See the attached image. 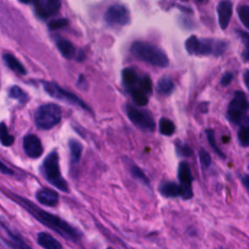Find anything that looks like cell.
I'll use <instances>...</instances> for the list:
<instances>
[{"label":"cell","mask_w":249,"mask_h":249,"mask_svg":"<svg viewBox=\"0 0 249 249\" xmlns=\"http://www.w3.org/2000/svg\"><path fill=\"white\" fill-rule=\"evenodd\" d=\"M70 151V160L73 165L79 163L83 152V145L76 139H70L68 142Z\"/></svg>","instance_id":"cell-21"},{"label":"cell","mask_w":249,"mask_h":249,"mask_svg":"<svg viewBox=\"0 0 249 249\" xmlns=\"http://www.w3.org/2000/svg\"><path fill=\"white\" fill-rule=\"evenodd\" d=\"M32 4L37 17L42 19H46L56 14L61 6V2L58 0H35Z\"/></svg>","instance_id":"cell-12"},{"label":"cell","mask_w":249,"mask_h":249,"mask_svg":"<svg viewBox=\"0 0 249 249\" xmlns=\"http://www.w3.org/2000/svg\"><path fill=\"white\" fill-rule=\"evenodd\" d=\"M178 22H179L180 25H181L183 28H185V29H192V28L195 27L194 21H193L191 18H187V17H184V16L179 17Z\"/></svg>","instance_id":"cell-34"},{"label":"cell","mask_w":249,"mask_h":249,"mask_svg":"<svg viewBox=\"0 0 249 249\" xmlns=\"http://www.w3.org/2000/svg\"><path fill=\"white\" fill-rule=\"evenodd\" d=\"M180 188V196L184 199H190L193 197V174L189 163L185 160L181 161L178 165L177 172Z\"/></svg>","instance_id":"cell-11"},{"label":"cell","mask_w":249,"mask_h":249,"mask_svg":"<svg viewBox=\"0 0 249 249\" xmlns=\"http://www.w3.org/2000/svg\"><path fill=\"white\" fill-rule=\"evenodd\" d=\"M243 82L249 91V69H246L243 73Z\"/></svg>","instance_id":"cell-38"},{"label":"cell","mask_w":249,"mask_h":249,"mask_svg":"<svg viewBox=\"0 0 249 249\" xmlns=\"http://www.w3.org/2000/svg\"><path fill=\"white\" fill-rule=\"evenodd\" d=\"M0 172L3 174H9V175L14 174V171L10 167L5 165L1 160H0Z\"/></svg>","instance_id":"cell-36"},{"label":"cell","mask_w":249,"mask_h":249,"mask_svg":"<svg viewBox=\"0 0 249 249\" xmlns=\"http://www.w3.org/2000/svg\"><path fill=\"white\" fill-rule=\"evenodd\" d=\"M3 59L5 64L14 72L19 75H25L26 74V69L25 67L21 64V62L14 56L12 53H5L3 55Z\"/></svg>","instance_id":"cell-20"},{"label":"cell","mask_w":249,"mask_h":249,"mask_svg":"<svg viewBox=\"0 0 249 249\" xmlns=\"http://www.w3.org/2000/svg\"><path fill=\"white\" fill-rule=\"evenodd\" d=\"M198 159H199V161L202 164V166L209 167L211 165L212 160H211V157H210L209 153L206 150L200 149L198 151Z\"/></svg>","instance_id":"cell-32"},{"label":"cell","mask_w":249,"mask_h":249,"mask_svg":"<svg viewBox=\"0 0 249 249\" xmlns=\"http://www.w3.org/2000/svg\"><path fill=\"white\" fill-rule=\"evenodd\" d=\"M37 200L46 206H55L58 202V194L49 188H42L36 194Z\"/></svg>","instance_id":"cell-16"},{"label":"cell","mask_w":249,"mask_h":249,"mask_svg":"<svg viewBox=\"0 0 249 249\" xmlns=\"http://www.w3.org/2000/svg\"><path fill=\"white\" fill-rule=\"evenodd\" d=\"M236 34L239 36L242 44L244 45V52L242 56L245 60H249V33L242 30H236Z\"/></svg>","instance_id":"cell-31"},{"label":"cell","mask_w":249,"mask_h":249,"mask_svg":"<svg viewBox=\"0 0 249 249\" xmlns=\"http://www.w3.org/2000/svg\"><path fill=\"white\" fill-rule=\"evenodd\" d=\"M159 192L164 197H177L180 196L179 184L173 181H162L159 186Z\"/></svg>","instance_id":"cell-18"},{"label":"cell","mask_w":249,"mask_h":249,"mask_svg":"<svg viewBox=\"0 0 249 249\" xmlns=\"http://www.w3.org/2000/svg\"><path fill=\"white\" fill-rule=\"evenodd\" d=\"M237 139L242 147H249V118L239 126L237 130Z\"/></svg>","instance_id":"cell-25"},{"label":"cell","mask_w":249,"mask_h":249,"mask_svg":"<svg viewBox=\"0 0 249 249\" xmlns=\"http://www.w3.org/2000/svg\"><path fill=\"white\" fill-rule=\"evenodd\" d=\"M8 194L14 200H16L23 208H25L35 219H37L48 228L55 231L60 235L68 239H78L80 237V232L64 220L39 208L37 205H35L33 202L29 201L25 197L19 196L18 195L11 194L10 192H8L7 195Z\"/></svg>","instance_id":"cell-1"},{"label":"cell","mask_w":249,"mask_h":249,"mask_svg":"<svg viewBox=\"0 0 249 249\" xmlns=\"http://www.w3.org/2000/svg\"><path fill=\"white\" fill-rule=\"evenodd\" d=\"M237 16L242 24L249 30V5L241 4L236 9Z\"/></svg>","instance_id":"cell-29"},{"label":"cell","mask_w":249,"mask_h":249,"mask_svg":"<svg viewBox=\"0 0 249 249\" xmlns=\"http://www.w3.org/2000/svg\"><path fill=\"white\" fill-rule=\"evenodd\" d=\"M55 44H56L57 50L59 51V53L63 57L68 59L76 58L77 60H83L85 58L84 53L78 54L76 48L69 40L64 38H59L55 41Z\"/></svg>","instance_id":"cell-15"},{"label":"cell","mask_w":249,"mask_h":249,"mask_svg":"<svg viewBox=\"0 0 249 249\" xmlns=\"http://www.w3.org/2000/svg\"><path fill=\"white\" fill-rule=\"evenodd\" d=\"M233 4L231 1H221L217 5V15L220 28L225 30L228 28L232 16Z\"/></svg>","instance_id":"cell-14"},{"label":"cell","mask_w":249,"mask_h":249,"mask_svg":"<svg viewBox=\"0 0 249 249\" xmlns=\"http://www.w3.org/2000/svg\"><path fill=\"white\" fill-rule=\"evenodd\" d=\"M37 242L44 249H62L60 242L48 232L41 231L37 234Z\"/></svg>","instance_id":"cell-17"},{"label":"cell","mask_w":249,"mask_h":249,"mask_svg":"<svg viewBox=\"0 0 249 249\" xmlns=\"http://www.w3.org/2000/svg\"><path fill=\"white\" fill-rule=\"evenodd\" d=\"M9 96L13 99L18 100L20 103H24L28 99L26 92L22 89H20L18 86L11 87V89H9Z\"/></svg>","instance_id":"cell-28"},{"label":"cell","mask_w":249,"mask_h":249,"mask_svg":"<svg viewBox=\"0 0 249 249\" xmlns=\"http://www.w3.org/2000/svg\"><path fill=\"white\" fill-rule=\"evenodd\" d=\"M228 48V43L224 40L213 38H198L191 35L185 41V49L191 55L197 56H220Z\"/></svg>","instance_id":"cell-3"},{"label":"cell","mask_w":249,"mask_h":249,"mask_svg":"<svg viewBox=\"0 0 249 249\" xmlns=\"http://www.w3.org/2000/svg\"><path fill=\"white\" fill-rule=\"evenodd\" d=\"M68 24V20L66 18H56L49 22V28L52 30L60 29Z\"/></svg>","instance_id":"cell-33"},{"label":"cell","mask_w":249,"mask_h":249,"mask_svg":"<svg viewBox=\"0 0 249 249\" xmlns=\"http://www.w3.org/2000/svg\"><path fill=\"white\" fill-rule=\"evenodd\" d=\"M241 182H242L243 186L245 187L247 193L249 194V174H244V175L241 177Z\"/></svg>","instance_id":"cell-37"},{"label":"cell","mask_w":249,"mask_h":249,"mask_svg":"<svg viewBox=\"0 0 249 249\" xmlns=\"http://www.w3.org/2000/svg\"><path fill=\"white\" fill-rule=\"evenodd\" d=\"M122 85L131 96L136 107L147 105L152 93V81L147 74L140 75L136 68L126 67L122 71Z\"/></svg>","instance_id":"cell-2"},{"label":"cell","mask_w":249,"mask_h":249,"mask_svg":"<svg viewBox=\"0 0 249 249\" xmlns=\"http://www.w3.org/2000/svg\"><path fill=\"white\" fill-rule=\"evenodd\" d=\"M40 171L44 178L53 187L58 190L68 193L69 188L67 182L64 180L59 169V158L56 151L50 153L44 160Z\"/></svg>","instance_id":"cell-5"},{"label":"cell","mask_w":249,"mask_h":249,"mask_svg":"<svg viewBox=\"0 0 249 249\" xmlns=\"http://www.w3.org/2000/svg\"><path fill=\"white\" fill-rule=\"evenodd\" d=\"M175 85L168 76L161 77L157 84V91L161 95H169L174 90Z\"/></svg>","instance_id":"cell-22"},{"label":"cell","mask_w":249,"mask_h":249,"mask_svg":"<svg viewBox=\"0 0 249 249\" xmlns=\"http://www.w3.org/2000/svg\"><path fill=\"white\" fill-rule=\"evenodd\" d=\"M61 121V109L54 103L39 106L34 113V122L40 129H51Z\"/></svg>","instance_id":"cell-7"},{"label":"cell","mask_w":249,"mask_h":249,"mask_svg":"<svg viewBox=\"0 0 249 249\" xmlns=\"http://www.w3.org/2000/svg\"><path fill=\"white\" fill-rule=\"evenodd\" d=\"M104 20L110 26H124L130 22L129 10L123 4H113L106 10Z\"/></svg>","instance_id":"cell-10"},{"label":"cell","mask_w":249,"mask_h":249,"mask_svg":"<svg viewBox=\"0 0 249 249\" xmlns=\"http://www.w3.org/2000/svg\"><path fill=\"white\" fill-rule=\"evenodd\" d=\"M23 150L32 159H37L43 154V146L39 137L35 134H27L23 137Z\"/></svg>","instance_id":"cell-13"},{"label":"cell","mask_w":249,"mask_h":249,"mask_svg":"<svg viewBox=\"0 0 249 249\" xmlns=\"http://www.w3.org/2000/svg\"><path fill=\"white\" fill-rule=\"evenodd\" d=\"M129 173L134 180L138 181L139 183H141L142 185H144L148 188L150 187V181H149L148 177L145 175V173L142 171V169L139 168L137 165L131 164L129 166Z\"/></svg>","instance_id":"cell-23"},{"label":"cell","mask_w":249,"mask_h":249,"mask_svg":"<svg viewBox=\"0 0 249 249\" xmlns=\"http://www.w3.org/2000/svg\"><path fill=\"white\" fill-rule=\"evenodd\" d=\"M248 168H249V166H248Z\"/></svg>","instance_id":"cell-40"},{"label":"cell","mask_w":249,"mask_h":249,"mask_svg":"<svg viewBox=\"0 0 249 249\" xmlns=\"http://www.w3.org/2000/svg\"><path fill=\"white\" fill-rule=\"evenodd\" d=\"M108 249H112V248H108Z\"/></svg>","instance_id":"cell-39"},{"label":"cell","mask_w":249,"mask_h":249,"mask_svg":"<svg viewBox=\"0 0 249 249\" xmlns=\"http://www.w3.org/2000/svg\"><path fill=\"white\" fill-rule=\"evenodd\" d=\"M124 111L128 120L139 129L149 132H153L156 129L155 120L149 111L139 109L135 105L129 103L125 105Z\"/></svg>","instance_id":"cell-8"},{"label":"cell","mask_w":249,"mask_h":249,"mask_svg":"<svg viewBox=\"0 0 249 249\" xmlns=\"http://www.w3.org/2000/svg\"><path fill=\"white\" fill-rule=\"evenodd\" d=\"M232 78H233V74H232L231 72H226V73L222 76L221 85H222L223 87L228 86V85L232 81Z\"/></svg>","instance_id":"cell-35"},{"label":"cell","mask_w":249,"mask_h":249,"mask_svg":"<svg viewBox=\"0 0 249 249\" xmlns=\"http://www.w3.org/2000/svg\"><path fill=\"white\" fill-rule=\"evenodd\" d=\"M205 134L208 140V143L210 145V147L213 149V151L222 159H226V155L221 151V149L219 148V146L217 145L216 142V138H215V131L212 128H208L205 130Z\"/></svg>","instance_id":"cell-26"},{"label":"cell","mask_w":249,"mask_h":249,"mask_svg":"<svg viewBox=\"0 0 249 249\" xmlns=\"http://www.w3.org/2000/svg\"><path fill=\"white\" fill-rule=\"evenodd\" d=\"M176 154L180 157H191L193 155L192 148L185 142L176 140L174 143Z\"/></svg>","instance_id":"cell-30"},{"label":"cell","mask_w":249,"mask_h":249,"mask_svg":"<svg viewBox=\"0 0 249 249\" xmlns=\"http://www.w3.org/2000/svg\"><path fill=\"white\" fill-rule=\"evenodd\" d=\"M15 137L9 133V130L4 123H0V142L3 146L9 147L13 145Z\"/></svg>","instance_id":"cell-27"},{"label":"cell","mask_w":249,"mask_h":249,"mask_svg":"<svg viewBox=\"0 0 249 249\" xmlns=\"http://www.w3.org/2000/svg\"><path fill=\"white\" fill-rule=\"evenodd\" d=\"M248 110L249 102L245 93L241 90H236L228 105L227 119L233 124L240 126L249 118V116H247Z\"/></svg>","instance_id":"cell-6"},{"label":"cell","mask_w":249,"mask_h":249,"mask_svg":"<svg viewBox=\"0 0 249 249\" xmlns=\"http://www.w3.org/2000/svg\"><path fill=\"white\" fill-rule=\"evenodd\" d=\"M43 89L44 90L53 98L54 99H58L64 102H67L69 104L75 105V106H79L81 107L83 110H86L88 112H91L90 108L77 95H75L74 93L65 90L64 89L60 88L56 83L54 82H49V81H44L43 83Z\"/></svg>","instance_id":"cell-9"},{"label":"cell","mask_w":249,"mask_h":249,"mask_svg":"<svg viewBox=\"0 0 249 249\" xmlns=\"http://www.w3.org/2000/svg\"><path fill=\"white\" fill-rule=\"evenodd\" d=\"M159 130L164 136H171L175 131V124L171 120L162 117L160 119Z\"/></svg>","instance_id":"cell-24"},{"label":"cell","mask_w":249,"mask_h":249,"mask_svg":"<svg viewBox=\"0 0 249 249\" xmlns=\"http://www.w3.org/2000/svg\"><path fill=\"white\" fill-rule=\"evenodd\" d=\"M130 53L135 58L156 67L165 68L169 65L166 53L156 45L145 41H134L130 46Z\"/></svg>","instance_id":"cell-4"},{"label":"cell","mask_w":249,"mask_h":249,"mask_svg":"<svg viewBox=\"0 0 249 249\" xmlns=\"http://www.w3.org/2000/svg\"><path fill=\"white\" fill-rule=\"evenodd\" d=\"M3 227L8 235V239L6 240V242L9 244V246L11 248H13V249H32L18 233L11 231L5 226H3Z\"/></svg>","instance_id":"cell-19"}]
</instances>
